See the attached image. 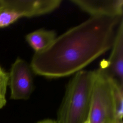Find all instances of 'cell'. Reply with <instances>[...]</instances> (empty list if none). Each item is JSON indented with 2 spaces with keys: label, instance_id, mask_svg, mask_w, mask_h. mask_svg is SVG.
<instances>
[{
  "label": "cell",
  "instance_id": "obj_1",
  "mask_svg": "<svg viewBox=\"0 0 123 123\" xmlns=\"http://www.w3.org/2000/svg\"><path fill=\"white\" fill-rule=\"evenodd\" d=\"M123 17L91 16L56 37L35 52L30 64L34 74L48 78L71 75L83 70L110 49Z\"/></svg>",
  "mask_w": 123,
  "mask_h": 123
},
{
  "label": "cell",
  "instance_id": "obj_2",
  "mask_svg": "<svg viewBox=\"0 0 123 123\" xmlns=\"http://www.w3.org/2000/svg\"><path fill=\"white\" fill-rule=\"evenodd\" d=\"M95 72L81 70L67 85L57 113L58 123H84L88 119Z\"/></svg>",
  "mask_w": 123,
  "mask_h": 123
},
{
  "label": "cell",
  "instance_id": "obj_3",
  "mask_svg": "<svg viewBox=\"0 0 123 123\" xmlns=\"http://www.w3.org/2000/svg\"><path fill=\"white\" fill-rule=\"evenodd\" d=\"M95 72L87 121L89 123H116L110 78L100 67Z\"/></svg>",
  "mask_w": 123,
  "mask_h": 123
},
{
  "label": "cell",
  "instance_id": "obj_4",
  "mask_svg": "<svg viewBox=\"0 0 123 123\" xmlns=\"http://www.w3.org/2000/svg\"><path fill=\"white\" fill-rule=\"evenodd\" d=\"M33 73L30 65L17 58L12 64L8 73V86L11 90L10 98L26 100L34 89Z\"/></svg>",
  "mask_w": 123,
  "mask_h": 123
},
{
  "label": "cell",
  "instance_id": "obj_5",
  "mask_svg": "<svg viewBox=\"0 0 123 123\" xmlns=\"http://www.w3.org/2000/svg\"><path fill=\"white\" fill-rule=\"evenodd\" d=\"M109 59L101 61L100 66L111 78L123 84V19L117 28Z\"/></svg>",
  "mask_w": 123,
  "mask_h": 123
},
{
  "label": "cell",
  "instance_id": "obj_6",
  "mask_svg": "<svg viewBox=\"0 0 123 123\" xmlns=\"http://www.w3.org/2000/svg\"><path fill=\"white\" fill-rule=\"evenodd\" d=\"M4 3L17 11L22 17L49 13L59 7L61 0H3Z\"/></svg>",
  "mask_w": 123,
  "mask_h": 123
},
{
  "label": "cell",
  "instance_id": "obj_7",
  "mask_svg": "<svg viewBox=\"0 0 123 123\" xmlns=\"http://www.w3.org/2000/svg\"><path fill=\"white\" fill-rule=\"evenodd\" d=\"M91 16L123 17V0H72Z\"/></svg>",
  "mask_w": 123,
  "mask_h": 123
},
{
  "label": "cell",
  "instance_id": "obj_8",
  "mask_svg": "<svg viewBox=\"0 0 123 123\" xmlns=\"http://www.w3.org/2000/svg\"><path fill=\"white\" fill-rule=\"evenodd\" d=\"M57 37L54 30L39 29L30 32L25 36V40L35 52L48 47Z\"/></svg>",
  "mask_w": 123,
  "mask_h": 123
},
{
  "label": "cell",
  "instance_id": "obj_9",
  "mask_svg": "<svg viewBox=\"0 0 123 123\" xmlns=\"http://www.w3.org/2000/svg\"><path fill=\"white\" fill-rule=\"evenodd\" d=\"M110 80L112 89L116 123H123V84L111 78Z\"/></svg>",
  "mask_w": 123,
  "mask_h": 123
},
{
  "label": "cell",
  "instance_id": "obj_10",
  "mask_svg": "<svg viewBox=\"0 0 123 123\" xmlns=\"http://www.w3.org/2000/svg\"><path fill=\"white\" fill-rule=\"evenodd\" d=\"M22 17L17 11L3 2V6L0 10V28L10 25Z\"/></svg>",
  "mask_w": 123,
  "mask_h": 123
},
{
  "label": "cell",
  "instance_id": "obj_11",
  "mask_svg": "<svg viewBox=\"0 0 123 123\" xmlns=\"http://www.w3.org/2000/svg\"><path fill=\"white\" fill-rule=\"evenodd\" d=\"M8 73L0 67V110L6 104V94L8 86Z\"/></svg>",
  "mask_w": 123,
  "mask_h": 123
},
{
  "label": "cell",
  "instance_id": "obj_12",
  "mask_svg": "<svg viewBox=\"0 0 123 123\" xmlns=\"http://www.w3.org/2000/svg\"><path fill=\"white\" fill-rule=\"evenodd\" d=\"M37 123H58L57 121L53 120L52 119H45L42 121H41Z\"/></svg>",
  "mask_w": 123,
  "mask_h": 123
},
{
  "label": "cell",
  "instance_id": "obj_13",
  "mask_svg": "<svg viewBox=\"0 0 123 123\" xmlns=\"http://www.w3.org/2000/svg\"><path fill=\"white\" fill-rule=\"evenodd\" d=\"M3 6V0H0V10L2 8Z\"/></svg>",
  "mask_w": 123,
  "mask_h": 123
},
{
  "label": "cell",
  "instance_id": "obj_14",
  "mask_svg": "<svg viewBox=\"0 0 123 123\" xmlns=\"http://www.w3.org/2000/svg\"><path fill=\"white\" fill-rule=\"evenodd\" d=\"M88 123V121H87H87H86V122H85V123Z\"/></svg>",
  "mask_w": 123,
  "mask_h": 123
},
{
  "label": "cell",
  "instance_id": "obj_15",
  "mask_svg": "<svg viewBox=\"0 0 123 123\" xmlns=\"http://www.w3.org/2000/svg\"></svg>",
  "mask_w": 123,
  "mask_h": 123
}]
</instances>
